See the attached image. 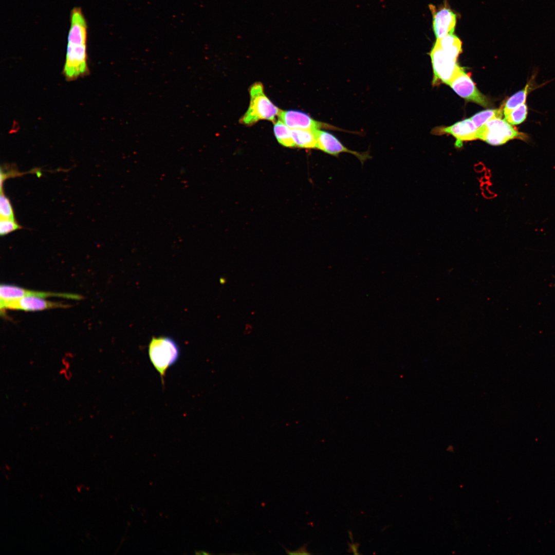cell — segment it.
<instances>
[{
  "mask_svg": "<svg viewBox=\"0 0 555 555\" xmlns=\"http://www.w3.org/2000/svg\"><path fill=\"white\" fill-rule=\"evenodd\" d=\"M87 24L81 9L74 8L70 13V27L64 73L66 78L73 80L86 73Z\"/></svg>",
  "mask_w": 555,
  "mask_h": 555,
  "instance_id": "1",
  "label": "cell"
},
{
  "mask_svg": "<svg viewBox=\"0 0 555 555\" xmlns=\"http://www.w3.org/2000/svg\"><path fill=\"white\" fill-rule=\"evenodd\" d=\"M249 92L250 104L239 122L248 126L260 120H267L275 123L276 117L279 116L281 110L265 95L263 84L260 82L254 83L250 87Z\"/></svg>",
  "mask_w": 555,
  "mask_h": 555,
  "instance_id": "2",
  "label": "cell"
},
{
  "mask_svg": "<svg viewBox=\"0 0 555 555\" xmlns=\"http://www.w3.org/2000/svg\"><path fill=\"white\" fill-rule=\"evenodd\" d=\"M148 353L150 361L159 374L163 384L167 370L179 359V346L171 337H153L149 345Z\"/></svg>",
  "mask_w": 555,
  "mask_h": 555,
  "instance_id": "3",
  "label": "cell"
},
{
  "mask_svg": "<svg viewBox=\"0 0 555 555\" xmlns=\"http://www.w3.org/2000/svg\"><path fill=\"white\" fill-rule=\"evenodd\" d=\"M477 139L492 145H500L509 140L518 139L526 141L528 136L519 132L505 119H492L478 128Z\"/></svg>",
  "mask_w": 555,
  "mask_h": 555,
  "instance_id": "4",
  "label": "cell"
},
{
  "mask_svg": "<svg viewBox=\"0 0 555 555\" xmlns=\"http://www.w3.org/2000/svg\"><path fill=\"white\" fill-rule=\"evenodd\" d=\"M434 73L433 84L442 82L449 85L461 67L436 43L430 52Z\"/></svg>",
  "mask_w": 555,
  "mask_h": 555,
  "instance_id": "5",
  "label": "cell"
},
{
  "mask_svg": "<svg viewBox=\"0 0 555 555\" xmlns=\"http://www.w3.org/2000/svg\"><path fill=\"white\" fill-rule=\"evenodd\" d=\"M449 85L459 96L484 107L491 105L489 99L476 88L470 76L461 68Z\"/></svg>",
  "mask_w": 555,
  "mask_h": 555,
  "instance_id": "6",
  "label": "cell"
},
{
  "mask_svg": "<svg viewBox=\"0 0 555 555\" xmlns=\"http://www.w3.org/2000/svg\"><path fill=\"white\" fill-rule=\"evenodd\" d=\"M1 309L20 310L27 311L43 310L57 308H68V304L50 301L36 297H24L8 301L0 300Z\"/></svg>",
  "mask_w": 555,
  "mask_h": 555,
  "instance_id": "7",
  "label": "cell"
},
{
  "mask_svg": "<svg viewBox=\"0 0 555 555\" xmlns=\"http://www.w3.org/2000/svg\"><path fill=\"white\" fill-rule=\"evenodd\" d=\"M317 139V149L328 154L337 156L340 153H347L355 155L362 163L370 158L367 152L360 153L349 149L330 132L318 129L313 131Z\"/></svg>",
  "mask_w": 555,
  "mask_h": 555,
  "instance_id": "8",
  "label": "cell"
},
{
  "mask_svg": "<svg viewBox=\"0 0 555 555\" xmlns=\"http://www.w3.org/2000/svg\"><path fill=\"white\" fill-rule=\"evenodd\" d=\"M278 117L281 121L292 129H303L313 131L318 129L325 128L342 131L341 129L331 124L317 121L308 114L299 110H281Z\"/></svg>",
  "mask_w": 555,
  "mask_h": 555,
  "instance_id": "9",
  "label": "cell"
},
{
  "mask_svg": "<svg viewBox=\"0 0 555 555\" xmlns=\"http://www.w3.org/2000/svg\"><path fill=\"white\" fill-rule=\"evenodd\" d=\"M28 296L45 299L56 297L75 300L83 299L82 295L75 293L35 291L8 284H1L0 286V300L8 301Z\"/></svg>",
  "mask_w": 555,
  "mask_h": 555,
  "instance_id": "10",
  "label": "cell"
},
{
  "mask_svg": "<svg viewBox=\"0 0 555 555\" xmlns=\"http://www.w3.org/2000/svg\"><path fill=\"white\" fill-rule=\"evenodd\" d=\"M433 15V29L436 39L453 34L456 23V14L448 7L444 6L436 9L430 6Z\"/></svg>",
  "mask_w": 555,
  "mask_h": 555,
  "instance_id": "11",
  "label": "cell"
},
{
  "mask_svg": "<svg viewBox=\"0 0 555 555\" xmlns=\"http://www.w3.org/2000/svg\"><path fill=\"white\" fill-rule=\"evenodd\" d=\"M477 129L469 118L459 121L449 126L435 128L433 132L436 134L452 135L456 139V146L460 147L463 141L477 139Z\"/></svg>",
  "mask_w": 555,
  "mask_h": 555,
  "instance_id": "12",
  "label": "cell"
},
{
  "mask_svg": "<svg viewBox=\"0 0 555 555\" xmlns=\"http://www.w3.org/2000/svg\"><path fill=\"white\" fill-rule=\"evenodd\" d=\"M534 77H532L525 87L518 92L509 97L502 107L504 115L508 114L519 106L525 103L528 95L535 88L534 82Z\"/></svg>",
  "mask_w": 555,
  "mask_h": 555,
  "instance_id": "13",
  "label": "cell"
},
{
  "mask_svg": "<svg viewBox=\"0 0 555 555\" xmlns=\"http://www.w3.org/2000/svg\"><path fill=\"white\" fill-rule=\"evenodd\" d=\"M291 136L295 147L317 149V139L314 132L312 131L292 129Z\"/></svg>",
  "mask_w": 555,
  "mask_h": 555,
  "instance_id": "14",
  "label": "cell"
},
{
  "mask_svg": "<svg viewBox=\"0 0 555 555\" xmlns=\"http://www.w3.org/2000/svg\"><path fill=\"white\" fill-rule=\"evenodd\" d=\"M447 53L455 60L461 51L462 43L455 35H448L437 39L435 42Z\"/></svg>",
  "mask_w": 555,
  "mask_h": 555,
  "instance_id": "15",
  "label": "cell"
},
{
  "mask_svg": "<svg viewBox=\"0 0 555 555\" xmlns=\"http://www.w3.org/2000/svg\"><path fill=\"white\" fill-rule=\"evenodd\" d=\"M273 131L280 144L287 147H295L291 136V130L280 120L274 123Z\"/></svg>",
  "mask_w": 555,
  "mask_h": 555,
  "instance_id": "16",
  "label": "cell"
},
{
  "mask_svg": "<svg viewBox=\"0 0 555 555\" xmlns=\"http://www.w3.org/2000/svg\"><path fill=\"white\" fill-rule=\"evenodd\" d=\"M504 115L502 107L498 109H489L475 114L470 119L478 128L487 121L494 119L502 118Z\"/></svg>",
  "mask_w": 555,
  "mask_h": 555,
  "instance_id": "17",
  "label": "cell"
},
{
  "mask_svg": "<svg viewBox=\"0 0 555 555\" xmlns=\"http://www.w3.org/2000/svg\"><path fill=\"white\" fill-rule=\"evenodd\" d=\"M528 107L524 103L514 108L508 114L504 116V119L511 125L520 124L527 118Z\"/></svg>",
  "mask_w": 555,
  "mask_h": 555,
  "instance_id": "18",
  "label": "cell"
},
{
  "mask_svg": "<svg viewBox=\"0 0 555 555\" xmlns=\"http://www.w3.org/2000/svg\"><path fill=\"white\" fill-rule=\"evenodd\" d=\"M0 215L1 218L15 220L13 210L9 199L1 191L0 196Z\"/></svg>",
  "mask_w": 555,
  "mask_h": 555,
  "instance_id": "19",
  "label": "cell"
},
{
  "mask_svg": "<svg viewBox=\"0 0 555 555\" xmlns=\"http://www.w3.org/2000/svg\"><path fill=\"white\" fill-rule=\"evenodd\" d=\"M21 228L22 227L16 222L15 220L1 218L0 234L1 236H4Z\"/></svg>",
  "mask_w": 555,
  "mask_h": 555,
  "instance_id": "20",
  "label": "cell"
},
{
  "mask_svg": "<svg viewBox=\"0 0 555 555\" xmlns=\"http://www.w3.org/2000/svg\"><path fill=\"white\" fill-rule=\"evenodd\" d=\"M307 544H308L307 543L305 544L303 546L300 547L297 550H293V551L289 550L286 549L285 547H283V548L285 549L286 553L287 554H291V555L310 554V553L309 552H308V551L307 550V549H306V546H307Z\"/></svg>",
  "mask_w": 555,
  "mask_h": 555,
  "instance_id": "21",
  "label": "cell"
},
{
  "mask_svg": "<svg viewBox=\"0 0 555 555\" xmlns=\"http://www.w3.org/2000/svg\"><path fill=\"white\" fill-rule=\"evenodd\" d=\"M196 554H209L210 553L206 552V551H205L201 550V551H197Z\"/></svg>",
  "mask_w": 555,
  "mask_h": 555,
  "instance_id": "22",
  "label": "cell"
},
{
  "mask_svg": "<svg viewBox=\"0 0 555 555\" xmlns=\"http://www.w3.org/2000/svg\"><path fill=\"white\" fill-rule=\"evenodd\" d=\"M220 281H221V283L222 284H224V283H225V279H221L220 280Z\"/></svg>",
  "mask_w": 555,
  "mask_h": 555,
  "instance_id": "23",
  "label": "cell"
}]
</instances>
